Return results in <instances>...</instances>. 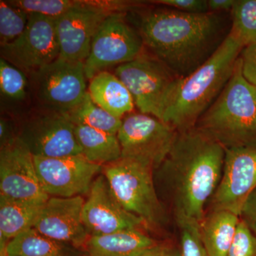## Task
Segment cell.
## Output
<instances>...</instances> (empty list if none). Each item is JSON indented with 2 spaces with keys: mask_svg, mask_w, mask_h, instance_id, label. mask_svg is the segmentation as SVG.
Listing matches in <instances>:
<instances>
[{
  "mask_svg": "<svg viewBox=\"0 0 256 256\" xmlns=\"http://www.w3.org/2000/svg\"><path fill=\"white\" fill-rule=\"evenodd\" d=\"M226 22L220 13L190 14L164 6L141 13L138 31L148 53L184 78L222 44L229 33Z\"/></svg>",
  "mask_w": 256,
  "mask_h": 256,
  "instance_id": "1",
  "label": "cell"
},
{
  "mask_svg": "<svg viewBox=\"0 0 256 256\" xmlns=\"http://www.w3.org/2000/svg\"><path fill=\"white\" fill-rule=\"evenodd\" d=\"M224 158L223 146L196 128L178 131L168 156L154 170L169 190L175 218L202 222L220 184Z\"/></svg>",
  "mask_w": 256,
  "mask_h": 256,
  "instance_id": "2",
  "label": "cell"
},
{
  "mask_svg": "<svg viewBox=\"0 0 256 256\" xmlns=\"http://www.w3.org/2000/svg\"><path fill=\"white\" fill-rule=\"evenodd\" d=\"M244 47L230 30L204 64L180 78L161 120L178 131L195 128L232 77Z\"/></svg>",
  "mask_w": 256,
  "mask_h": 256,
  "instance_id": "3",
  "label": "cell"
},
{
  "mask_svg": "<svg viewBox=\"0 0 256 256\" xmlns=\"http://www.w3.org/2000/svg\"><path fill=\"white\" fill-rule=\"evenodd\" d=\"M195 128L225 150L256 143V86L242 75L240 58L223 90Z\"/></svg>",
  "mask_w": 256,
  "mask_h": 256,
  "instance_id": "4",
  "label": "cell"
},
{
  "mask_svg": "<svg viewBox=\"0 0 256 256\" xmlns=\"http://www.w3.org/2000/svg\"><path fill=\"white\" fill-rule=\"evenodd\" d=\"M104 175L124 210L142 218L148 227H159L166 214L156 192L154 170L128 158L102 166Z\"/></svg>",
  "mask_w": 256,
  "mask_h": 256,
  "instance_id": "5",
  "label": "cell"
},
{
  "mask_svg": "<svg viewBox=\"0 0 256 256\" xmlns=\"http://www.w3.org/2000/svg\"><path fill=\"white\" fill-rule=\"evenodd\" d=\"M114 75L128 88L140 112L160 120L180 78L144 50L134 60L117 66Z\"/></svg>",
  "mask_w": 256,
  "mask_h": 256,
  "instance_id": "6",
  "label": "cell"
},
{
  "mask_svg": "<svg viewBox=\"0 0 256 256\" xmlns=\"http://www.w3.org/2000/svg\"><path fill=\"white\" fill-rule=\"evenodd\" d=\"M132 4L122 1H79L78 4L56 18L60 60L85 62L92 40L109 15L124 12Z\"/></svg>",
  "mask_w": 256,
  "mask_h": 256,
  "instance_id": "7",
  "label": "cell"
},
{
  "mask_svg": "<svg viewBox=\"0 0 256 256\" xmlns=\"http://www.w3.org/2000/svg\"><path fill=\"white\" fill-rule=\"evenodd\" d=\"M178 130L154 116L139 112L124 116L117 136L122 158L156 170L168 156Z\"/></svg>",
  "mask_w": 256,
  "mask_h": 256,
  "instance_id": "8",
  "label": "cell"
},
{
  "mask_svg": "<svg viewBox=\"0 0 256 256\" xmlns=\"http://www.w3.org/2000/svg\"><path fill=\"white\" fill-rule=\"evenodd\" d=\"M144 50L139 32L129 24L124 12L109 15L101 24L84 62L86 75L90 80L106 69L128 63Z\"/></svg>",
  "mask_w": 256,
  "mask_h": 256,
  "instance_id": "9",
  "label": "cell"
},
{
  "mask_svg": "<svg viewBox=\"0 0 256 256\" xmlns=\"http://www.w3.org/2000/svg\"><path fill=\"white\" fill-rule=\"evenodd\" d=\"M35 96L45 108L68 112L88 92L84 62L58 58L30 75Z\"/></svg>",
  "mask_w": 256,
  "mask_h": 256,
  "instance_id": "10",
  "label": "cell"
},
{
  "mask_svg": "<svg viewBox=\"0 0 256 256\" xmlns=\"http://www.w3.org/2000/svg\"><path fill=\"white\" fill-rule=\"evenodd\" d=\"M34 156L60 158L82 156L75 124L57 111L46 109L25 120L18 136Z\"/></svg>",
  "mask_w": 256,
  "mask_h": 256,
  "instance_id": "11",
  "label": "cell"
},
{
  "mask_svg": "<svg viewBox=\"0 0 256 256\" xmlns=\"http://www.w3.org/2000/svg\"><path fill=\"white\" fill-rule=\"evenodd\" d=\"M30 14L22 34L1 46V58L28 76L53 63L60 54L56 18Z\"/></svg>",
  "mask_w": 256,
  "mask_h": 256,
  "instance_id": "12",
  "label": "cell"
},
{
  "mask_svg": "<svg viewBox=\"0 0 256 256\" xmlns=\"http://www.w3.org/2000/svg\"><path fill=\"white\" fill-rule=\"evenodd\" d=\"M256 188V143L225 150L223 173L210 198V210L240 214L248 196Z\"/></svg>",
  "mask_w": 256,
  "mask_h": 256,
  "instance_id": "13",
  "label": "cell"
},
{
  "mask_svg": "<svg viewBox=\"0 0 256 256\" xmlns=\"http://www.w3.org/2000/svg\"><path fill=\"white\" fill-rule=\"evenodd\" d=\"M37 175L50 196L74 197L88 193L102 166L82 156L45 158L34 156Z\"/></svg>",
  "mask_w": 256,
  "mask_h": 256,
  "instance_id": "14",
  "label": "cell"
},
{
  "mask_svg": "<svg viewBox=\"0 0 256 256\" xmlns=\"http://www.w3.org/2000/svg\"><path fill=\"white\" fill-rule=\"evenodd\" d=\"M0 195L43 202L50 198L40 184L34 156L18 136L1 146Z\"/></svg>",
  "mask_w": 256,
  "mask_h": 256,
  "instance_id": "15",
  "label": "cell"
},
{
  "mask_svg": "<svg viewBox=\"0 0 256 256\" xmlns=\"http://www.w3.org/2000/svg\"><path fill=\"white\" fill-rule=\"evenodd\" d=\"M88 194L82 210V222L90 236L148 228L142 218L121 206L104 174L95 178Z\"/></svg>",
  "mask_w": 256,
  "mask_h": 256,
  "instance_id": "16",
  "label": "cell"
},
{
  "mask_svg": "<svg viewBox=\"0 0 256 256\" xmlns=\"http://www.w3.org/2000/svg\"><path fill=\"white\" fill-rule=\"evenodd\" d=\"M84 203L82 196L50 197L33 228L48 238L76 248L86 246L89 237L82 222Z\"/></svg>",
  "mask_w": 256,
  "mask_h": 256,
  "instance_id": "17",
  "label": "cell"
},
{
  "mask_svg": "<svg viewBox=\"0 0 256 256\" xmlns=\"http://www.w3.org/2000/svg\"><path fill=\"white\" fill-rule=\"evenodd\" d=\"M160 245L140 229L92 236L86 244L90 256H144Z\"/></svg>",
  "mask_w": 256,
  "mask_h": 256,
  "instance_id": "18",
  "label": "cell"
},
{
  "mask_svg": "<svg viewBox=\"0 0 256 256\" xmlns=\"http://www.w3.org/2000/svg\"><path fill=\"white\" fill-rule=\"evenodd\" d=\"M88 92L96 105L119 118L131 114L136 106L124 82L106 70L89 80Z\"/></svg>",
  "mask_w": 256,
  "mask_h": 256,
  "instance_id": "19",
  "label": "cell"
},
{
  "mask_svg": "<svg viewBox=\"0 0 256 256\" xmlns=\"http://www.w3.org/2000/svg\"><path fill=\"white\" fill-rule=\"evenodd\" d=\"M45 202L0 195V254L10 240L33 228Z\"/></svg>",
  "mask_w": 256,
  "mask_h": 256,
  "instance_id": "20",
  "label": "cell"
},
{
  "mask_svg": "<svg viewBox=\"0 0 256 256\" xmlns=\"http://www.w3.org/2000/svg\"><path fill=\"white\" fill-rule=\"evenodd\" d=\"M240 217L225 210H210L200 224L202 242L210 256H226Z\"/></svg>",
  "mask_w": 256,
  "mask_h": 256,
  "instance_id": "21",
  "label": "cell"
},
{
  "mask_svg": "<svg viewBox=\"0 0 256 256\" xmlns=\"http://www.w3.org/2000/svg\"><path fill=\"white\" fill-rule=\"evenodd\" d=\"M1 256H84L76 248L57 242L31 228L6 244Z\"/></svg>",
  "mask_w": 256,
  "mask_h": 256,
  "instance_id": "22",
  "label": "cell"
},
{
  "mask_svg": "<svg viewBox=\"0 0 256 256\" xmlns=\"http://www.w3.org/2000/svg\"><path fill=\"white\" fill-rule=\"evenodd\" d=\"M75 133L82 148V156L88 161L104 166L122 158L117 134L82 124H75Z\"/></svg>",
  "mask_w": 256,
  "mask_h": 256,
  "instance_id": "23",
  "label": "cell"
},
{
  "mask_svg": "<svg viewBox=\"0 0 256 256\" xmlns=\"http://www.w3.org/2000/svg\"><path fill=\"white\" fill-rule=\"evenodd\" d=\"M64 114L74 124H82L112 134H118L122 124V118L112 116L96 105L88 92L78 106Z\"/></svg>",
  "mask_w": 256,
  "mask_h": 256,
  "instance_id": "24",
  "label": "cell"
},
{
  "mask_svg": "<svg viewBox=\"0 0 256 256\" xmlns=\"http://www.w3.org/2000/svg\"><path fill=\"white\" fill-rule=\"evenodd\" d=\"M230 32L244 47L256 42V0H236Z\"/></svg>",
  "mask_w": 256,
  "mask_h": 256,
  "instance_id": "25",
  "label": "cell"
},
{
  "mask_svg": "<svg viewBox=\"0 0 256 256\" xmlns=\"http://www.w3.org/2000/svg\"><path fill=\"white\" fill-rule=\"evenodd\" d=\"M30 14L10 4L0 1V45L15 41L28 28Z\"/></svg>",
  "mask_w": 256,
  "mask_h": 256,
  "instance_id": "26",
  "label": "cell"
},
{
  "mask_svg": "<svg viewBox=\"0 0 256 256\" xmlns=\"http://www.w3.org/2000/svg\"><path fill=\"white\" fill-rule=\"evenodd\" d=\"M180 232V256H210L200 234V224L186 218H176Z\"/></svg>",
  "mask_w": 256,
  "mask_h": 256,
  "instance_id": "27",
  "label": "cell"
},
{
  "mask_svg": "<svg viewBox=\"0 0 256 256\" xmlns=\"http://www.w3.org/2000/svg\"><path fill=\"white\" fill-rule=\"evenodd\" d=\"M78 2L76 0H15L9 2L28 14L57 18L76 6Z\"/></svg>",
  "mask_w": 256,
  "mask_h": 256,
  "instance_id": "28",
  "label": "cell"
},
{
  "mask_svg": "<svg viewBox=\"0 0 256 256\" xmlns=\"http://www.w3.org/2000/svg\"><path fill=\"white\" fill-rule=\"evenodd\" d=\"M26 74L4 60H0V90L13 100H21L26 96Z\"/></svg>",
  "mask_w": 256,
  "mask_h": 256,
  "instance_id": "29",
  "label": "cell"
},
{
  "mask_svg": "<svg viewBox=\"0 0 256 256\" xmlns=\"http://www.w3.org/2000/svg\"><path fill=\"white\" fill-rule=\"evenodd\" d=\"M226 256H256V236L240 220Z\"/></svg>",
  "mask_w": 256,
  "mask_h": 256,
  "instance_id": "30",
  "label": "cell"
},
{
  "mask_svg": "<svg viewBox=\"0 0 256 256\" xmlns=\"http://www.w3.org/2000/svg\"><path fill=\"white\" fill-rule=\"evenodd\" d=\"M151 2L190 14L210 12L206 0H156Z\"/></svg>",
  "mask_w": 256,
  "mask_h": 256,
  "instance_id": "31",
  "label": "cell"
},
{
  "mask_svg": "<svg viewBox=\"0 0 256 256\" xmlns=\"http://www.w3.org/2000/svg\"><path fill=\"white\" fill-rule=\"evenodd\" d=\"M239 58L242 75L248 82L256 86V42L244 47Z\"/></svg>",
  "mask_w": 256,
  "mask_h": 256,
  "instance_id": "32",
  "label": "cell"
},
{
  "mask_svg": "<svg viewBox=\"0 0 256 256\" xmlns=\"http://www.w3.org/2000/svg\"><path fill=\"white\" fill-rule=\"evenodd\" d=\"M239 217L256 236V188L242 204Z\"/></svg>",
  "mask_w": 256,
  "mask_h": 256,
  "instance_id": "33",
  "label": "cell"
},
{
  "mask_svg": "<svg viewBox=\"0 0 256 256\" xmlns=\"http://www.w3.org/2000/svg\"><path fill=\"white\" fill-rule=\"evenodd\" d=\"M236 0H208V11L210 12L222 13L232 12Z\"/></svg>",
  "mask_w": 256,
  "mask_h": 256,
  "instance_id": "34",
  "label": "cell"
},
{
  "mask_svg": "<svg viewBox=\"0 0 256 256\" xmlns=\"http://www.w3.org/2000/svg\"><path fill=\"white\" fill-rule=\"evenodd\" d=\"M144 256H180V250L168 246L160 244Z\"/></svg>",
  "mask_w": 256,
  "mask_h": 256,
  "instance_id": "35",
  "label": "cell"
}]
</instances>
